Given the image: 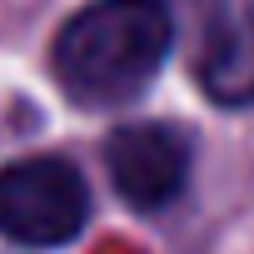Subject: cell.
<instances>
[{"mask_svg": "<svg viewBox=\"0 0 254 254\" xmlns=\"http://www.w3.org/2000/svg\"><path fill=\"white\" fill-rule=\"evenodd\" d=\"M90 219V185L70 160L35 155L0 170V234L30 244V249H55L70 244Z\"/></svg>", "mask_w": 254, "mask_h": 254, "instance_id": "obj_2", "label": "cell"}, {"mask_svg": "<svg viewBox=\"0 0 254 254\" xmlns=\"http://www.w3.org/2000/svg\"><path fill=\"white\" fill-rule=\"evenodd\" d=\"M170 40L165 0H90L55 35V75L80 105H125L155 80Z\"/></svg>", "mask_w": 254, "mask_h": 254, "instance_id": "obj_1", "label": "cell"}, {"mask_svg": "<svg viewBox=\"0 0 254 254\" xmlns=\"http://www.w3.org/2000/svg\"><path fill=\"white\" fill-rule=\"evenodd\" d=\"M105 165L125 204L135 209H165L185 180H190V140L175 125L145 120V125H120L105 140Z\"/></svg>", "mask_w": 254, "mask_h": 254, "instance_id": "obj_4", "label": "cell"}, {"mask_svg": "<svg viewBox=\"0 0 254 254\" xmlns=\"http://www.w3.org/2000/svg\"><path fill=\"white\" fill-rule=\"evenodd\" d=\"M190 65L214 105H254V0H194Z\"/></svg>", "mask_w": 254, "mask_h": 254, "instance_id": "obj_3", "label": "cell"}]
</instances>
